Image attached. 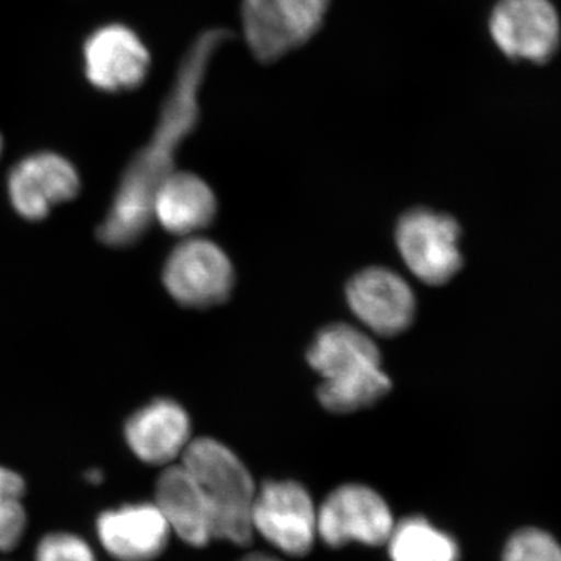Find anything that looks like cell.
<instances>
[{
    "label": "cell",
    "instance_id": "12",
    "mask_svg": "<svg viewBox=\"0 0 561 561\" xmlns=\"http://www.w3.org/2000/svg\"><path fill=\"white\" fill-rule=\"evenodd\" d=\"M350 308L371 331L391 337L411 327L415 297L409 284L389 268L362 271L346 287Z\"/></svg>",
    "mask_w": 561,
    "mask_h": 561
},
{
    "label": "cell",
    "instance_id": "14",
    "mask_svg": "<svg viewBox=\"0 0 561 561\" xmlns=\"http://www.w3.org/2000/svg\"><path fill=\"white\" fill-rule=\"evenodd\" d=\"M191 421L172 400H154L133 413L125 424V440L140 461L162 467L183 456L190 445Z\"/></svg>",
    "mask_w": 561,
    "mask_h": 561
},
{
    "label": "cell",
    "instance_id": "23",
    "mask_svg": "<svg viewBox=\"0 0 561 561\" xmlns=\"http://www.w3.org/2000/svg\"><path fill=\"white\" fill-rule=\"evenodd\" d=\"M0 153H2V136H0Z\"/></svg>",
    "mask_w": 561,
    "mask_h": 561
},
{
    "label": "cell",
    "instance_id": "5",
    "mask_svg": "<svg viewBox=\"0 0 561 561\" xmlns=\"http://www.w3.org/2000/svg\"><path fill=\"white\" fill-rule=\"evenodd\" d=\"M460 227L453 217L431 209H412L398 221L397 243L416 278L440 286L460 271Z\"/></svg>",
    "mask_w": 561,
    "mask_h": 561
},
{
    "label": "cell",
    "instance_id": "6",
    "mask_svg": "<svg viewBox=\"0 0 561 561\" xmlns=\"http://www.w3.org/2000/svg\"><path fill=\"white\" fill-rule=\"evenodd\" d=\"M173 300L187 308H210L227 300L234 284L231 261L208 239H186L173 249L162 273Z\"/></svg>",
    "mask_w": 561,
    "mask_h": 561
},
{
    "label": "cell",
    "instance_id": "8",
    "mask_svg": "<svg viewBox=\"0 0 561 561\" xmlns=\"http://www.w3.org/2000/svg\"><path fill=\"white\" fill-rule=\"evenodd\" d=\"M393 527L387 502L364 485H343L332 491L317 512L319 537L332 548H342L351 541L386 545Z\"/></svg>",
    "mask_w": 561,
    "mask_h": 561
},
{
    "label": "cell",
    "instance_id": "11",
    "mask_svg": "<svg viewBox=\"0 0 561 561\" xmlns=\"http://www.w3.org/2000/svg\"><path fill=\"white\" fill-rule=\"evenodd\" d=\"M83 54L88 80L102 91L135 90L150 68L149 50L125 25H105L92 33Z\"/></svg>",
    "mask_w": 561,
    "mask_h": 561
},
{
    "label": "cell",
    "instance_id": "16",
    "mask_svg": "<svg viewBox=\"0 0 561 561\" xmlns=\"http://www.w3.org/2000/svg\"><path fill=\"white\" fill-rule=\"evenodd\" d=\"M217 203L208 184L190 172H172L154 195L153 217L176 236H190L208 227Z\"/></svg>",
    "mask_w": 561,
    "mask_h": 561
},
{
    "label": "cell",
    "instance_id": "21",
    "mask_svg": "<svg viewBox=\"0 0 561 561\" xmlns=\"http://www.w3.org/2000/svg\"><path fill=\"white\" fill-rule=\"evenodd\" d=\"M241 561H280V560L275 559V557L265 556V553H250V556H247L245 559H242Z\"/></svg>",
    "mask_w": 561,
    "mask_h": 561
},
{
    "label": "cell",
    "instance_id": "1",
    "mask_svg": "<svg viewBox=\"0 0 561 561\" xmlns=\"http://www.w3.org/2000/svg\"><path fill=\"white\" fill-rule=\"evenodd\" d=\"M228 38V32L220 28L205 32L181 61L153 135L125 169L108 216L99 227V239L106 245H131L149 230L154 195L175 172L176 151L197 127L203 81L210 60Z\"/></svg>",
    "mask_w": 561,
    "mask_h": 561
},
{
    "label": "cell",
    "instance_id": "4",
    "mask_svg": "<svg viewBox=\"0 0 561 561\" xmlns=\"http://www.w3.org/2000/svg\"><path fill=\"white\" fill-rule=\"evenodd\" d=\"M331 0H241L243 41L260 62H275L323 27Z\"/></svg>",
    "mask_w": 561,
    "mask_h": 561
},
{
    "label": "cell",
    "instance_id": "2",
    "mask_svg": "<svg viewBox=\"0 0 561 561\" xmlns=\"http://www.w3.org/2000/svg\"><path fill=\"white\" fill-rule=\"evenodd\" d=\"M308 362L323 379L319 400L330 412L368 408L386 397L391 387L378 346L350 324L323 328L308 351Z\"/></svg>",
    "mask_w": 561,
    "mask_h": 561
},
{
    "label": "cell",
    "instance_id": "10",
    "mask_svg": "<svg viewBox=\"0 0 561 561\" xmlns=\"http://www.w3.org/2000/svg\"><path fill=\"white\" fill-rule=\"evenodd\" d=\"M79 190L76 168L50 151L24 158L9 175L11 205L27 220L44 219L54 206L72 201Z\"/></svg>",
    "mask_w": 561,
    "mask_h": 561
},
{
    "label": "cell",
    "instance_id": "15",
    "mask_svg": "<svg viewBox=\"0 0 561 561\" xmlns=\"http://www.w3.org/2000/svg\"><path fill=\"white\" fill-rule=\"evenodd\" d=\"M154 505L180 540L203 548L214 540L208 505L183 465L165 468L154 489Z\"/></svg>",
    "mask_w": 561,
    "mask_h": 561
},
{
    "label": "cell",
    "instance_id": "9",
    "mask_svg": "<svg viewBox=\"0 0 561 561\" xmlns=\"http://www.w3.org/2000/svg\"><path fill=\"white\" fill-rule=\"evenodd\" d=\"M494 43L507 57L548 60L560 41V22L548 0H501L490 18Z\"/></svg>",
    "mask_w": 561,
    "mask_h": 561
},
{
    "label": "cell",
    "instance_id": "22",
    "mask_svg": "<svg viewBox=\"0 0 561 561\" xmlns=\"http://www.w3.org/2000/svg\"><path fill=\"white\" fill-rule=\"evenodd\" d=\"M87 478H88V481H90L91 483H101L102 479H103L102 471H99V470L88 471Z\"/></svg>",
    "mask_w": 561,
    "mask_h": 561
},
{
    "label": "cell",
    "instance_id": "7",
    "mask_svg": "<svg viewBox=\"0 0 561 561\" xmlns=\"http://www.w3.org/2000/svg\"><path fill=\"white\" fill-rule=\"evenodd\" d=\"M253 530L290 557L311 552L317 531V511L305 486L297 482H267L254 497Z\"/></svg>",
    "mask_w": 561,
    "mask_h": 561
},
{
    "label": "cell",
    "instance_id": "19",
    "mask_svg": "<svg viewBox=\"0 0 561 561\" xmlns=\"http://www.w3.org/2000/svg\"><path fill=\"white\" fill-rule=\"evenodd\" d=\"M504 561H561V546L546 531L522 530L505 546Z\"/></svg>",
    "mask_w": 561,
    "mask_h": 561
},
{
    "label": "cell",
    "instance_id": "3",
    "mask_svg": "<svg viewBox=\"0 0 561 561\" xmlns=\"http://www.w3.org/2000/svg\"><path fill=\"white\" fill-rule=\"evenodd\" d=\"M181 465L205 497L214 538L250 545L254 535L251 512L257 490L239 457L220 442L198 438L184 449Z\"/></svg>",
    "mask_w": 561,
    "mask_h": 561
},
{
    "label": "cell",
    "instance_id": "20",
    "mask_svg": "<svg viewBox=\"0 0 561 561\" xmlns=\"http://www.w3.org/2000/svg\"><path fill=\"white\" fill-rule=\"evenodd\" d=\"M36 561H95L83 538L72 534H50L36 548Z\"/></svg>",
    "mask_w": 561,
    "mask_h": 561
},
{
    "label": "cell",
    "instance_id": "18",
    "mask_svg": "<svg viewBox=\"0 0 561 561\" xmlns=\"http://www.w3.org/2000/svg\"><path fill=\"white\" fill-rule=\"evenodd\" d=\"M25 482L18 472L0 467V553L20 545L27 513L24 507Z\"/></svg>",
    "mask_w": 561,
    "mask_h": 561
},
{
    "label": "cell",
    "instance_id": "17",
    "mask_svg": "<svg viewBox=\"0 0 561 561\" xmlns=\"http://www.w3.org/2000/svg\"><path fill=\"white\" fill-rule=\"evenodd\" d=\"M387 542L393 561H460L457 542L423 518L404 519Z\"/></svg>",
    "mask_w": 561,
    "mask_h": 561
},
{
    "label": "cell",
    "instance_id": "13",
    "mask_svg": "<svg viewBox=\"0 0 561 561\" xmlns=\"http://www.w3.org/2000/svg\"><path fill=\"white\" fill-rule=\"evenodd\" d=\"M171 527L150 502L122 505L103 512L98 537L103 549L117 561H153L168 548Z\"/></svg>",
    "mask_w": 561,
    "mask_h": 561
}]
</instances>
